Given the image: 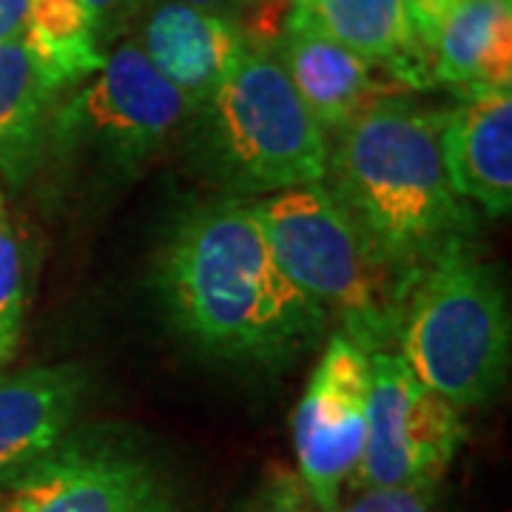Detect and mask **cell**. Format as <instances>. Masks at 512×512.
I'll return each instance as SVG.
<instances>
[{
  "label": "cell",
  "instance_id": "1",
  "mask_svg": "<svg viewBox=\"0 0 512 512\" xmlns=\"http://www.w3.org/2000/svg\"><path fill=\"white\" fill-rule=\"evenodd\" d=\"M154 282L171 325L211 359L282 365L328 330V313L279 268L251 202L237 197L180 214Z\"/></svg>",
  "mask_w": 512,
  "mask_h": 512
},
{
  "label": "cell",
  "instance_id": "2",
  "mask_svg": "<svg viewBox=\"0 0 512 512\" xmlns=\"http://www.w3.org/2000/svg\"><path fill=\"white\" fill-rule=\"evenodd\" d=\"M441 123L444 111L396 94L336 131L328 151L325 185L407 282L478 234V211L447 177Z\"/></svg>",
  "mask_w": 512,
  "mask_h": 512
},
{
  "label": "cell",
  "instance_id": "3",
  "mask_svg": "<svg viewBox=\"0 0 512 512\" xmlns=\"http://www.w3.org/2000/svg\"><path fill=\"white\" fill-rule=\"evenodd\" d=\"M279 268L370 353L396 350L410 282L345 211L325 183L251 202Z\"/></svg>",
  "mask_w": 512,
  "mask_h": 512
},
{
  "label": "cell",
  "instance_id": "4",
  "mask_svg": "<svg viewBox=\"0 0 512 512\" xmlns=\"http://www.w3.org/2000/svg\"><path fill=\"white\" fill-rule=\"evenodd\" d=\"M188 128L197 157L228 191L268 197L328 177V131L274 52L245 46Z\"/></svg>",
  "mask_w": 512,
  "mask_h": 512
},
{
  "label": "cell",
  "instance_id": "5",
  "mask_svg": "<svg viewBox=\"0 0 512 512\" xmlns=\"http://www.w3.org/2000/svg\"><path fill=\"white\" fill-rule=\"evenodd\" d=\"M510 308L501 279L464 242L413 276L396 353L430 390L461 410L481 407L507 382Z\"/></svg>",
  "mask_w": 512,
  "mask_h": 512
},
{
  "label": "cell",
  "instance_id": "6",
  "mask_svg": "<svg viewBox=\"0 0 512 512\" xmlns=\"http://www.w3.org/2000/svg\"><path fill=\"white\" fill-rule=\"evenodd\" d=\"M194 103L126 40L103 69L57 103L46 157L92 180H131L194 120Z\"/></svg>",
  "mask_w": 512,
  "mask_h": 512
},
{
  "label": "cell",
  "instance_id": "7",
  "mask_svg": "<svg viewBox=\"0 0 512 512\" xmlns=\"http://www.w3.org/2000/svg\"><path fill=\"white\" fill-rule=\"evenodd\" d=\"M0 512H180V501L137 439L97 427L0 476Z\"/></svg>",
  "mask_w": 512,
  "mask_h": 512
},
{
  "label": "cell",
  "instance_id": "8",
  "mask_svg": "<svg viewBox=\"0 0 512 512\" xmlns=\"http://www.w3.org/2000/svg\"><path fill=\"white\" fill-rule=\"evenodd\" d=\"M461 441V407L419 382L396 350L370 353L365 453L350 490L441 478Z\"/></svg>",
  "mask_w": 512,
  "mask_h": 512
},
{
  "label": "cell",
  "instance_id": "9",
  "mask_svg": "<svg viewBox=\"0 0 512 512\" xmlns=\"http://www.w3.org/2000/svg\"><path fill=\"white\" fill-rule=\"evenodd\" d=\"M370 356L333 333L293 413L299 478L319 512H333L356 476L367 439Z\"/></svg>",
  "mask_w": 512,
  "mask_h": 512
},
{
  "label": "cell",
  "instance_id": "10",
  "mask_svg": "<svg viewBox=\"0 0 512 512\" xmlns=\"http://www.w3.org/2000/svg\"><path fill=\"white\" fill-rule=\"evenodd\" d=\"M274 55L325 131H342L379 100L396 97L379 80L376 63L333 40L299 3H293Z\"/></svg>",
  "mask_w": 512,
  "mask_h": 512
},
{
  "label": "cell",
  "instance_id": "11",
  "mask_svg": "<svg viewBox=\"0 0 512 512\" xmlns=\"http://www.w3.org/2000/svg\"><path fill=\"white\" fill-rule=\"evenodd\" d=\"M441 154L458 197L487 217L512 208V92H481L444 111Z\"/></svg>",
  "mask_w": 512,
  "mask_h": 512
},
{
  "label": "cell",
  "instance_id": "12",
  "mask_svg": "<svg viewBox=\"0 0 512 512\" xmlns=\"http://www.w3.org/2000/svg\"><path fill=\"white\" fill-rule=\"evenodd\" d=\"M140 49L165 80L200 111L245 49L237 23L217 12L160 0L148 9Z\"/></svg>",
  "mask_w": 512,
  "mask_h": 512
},
{
  "label": "cell",
  "instance_id": "13",
  "mask_svg": "<svg viewBox=\"0 0 512 512\" xmlns=\"http://www.w3.org/2000/svg\"><path fill=\"white\" fill-rule=\"evenodd\" d=\"M86 393L89 373L74 362L26 367L0 379V476L66 439Z\"/></svg>",
  "mask_w": 512,
  "mask_h": 512
},
{
  "label": "cell",
  "instance_id": "14",
  "mask_svg": "<svg viewBox=\"0 0 512 512\" xmlns=\"http://www.w3.org/2000/svg\"><path fill=\"white\" fill-rule=\"evenodd\" d=\"M333 40L382 66L396 86L433 83V60L416 35L410 0H296Z\"/></svg>",
  "mask_w": 512,
  "mask_h": 512
},
{
  "label": "cell",
  "instance_id": "15",
  "mask_svg": "<svg viewBox=\"0 0 512 512\" xmlns=\"http://www.w3.org/2000/svg\"><path fill=\"white\" fill-rule=\"evenodd\" d=\"M433 83L464 97L512 86V0H464L433 43Z\"/></svg>",
  "mask_w": 512,
  "mask_h": 512
},
{
  "label": "cell",
  "instance_id": "16",
  "mask_svg": "<svg viewBox=\"0 0 512 512\" xmlns=\"http://www.w3.org/2000/svg\"><path fill=\"white\" fill-rule=\"evenodd\" d=\"M66 92L26 46L0 43V177L26 183L46 160V137Z\"/></svg>",
  "mask_w": 512,
  "mask_h": 512
},
{
  "label": "cell",
  "instance_id": "17",
  "mask_svg": "<svg viewBox=\"0 0 512 512\" xmlns=\"http://www.w3.org/2000/svg\"><path fill=\"white\" fill-rule=\"evenodd\" d=\"M23 40L63 92L83 86L106 63L103 37L83 0H29Z\"/></svg>",
  "mask_w": 512,
  "mask_h": 512
},
{
  "label": "cell",
  "instance_id": "18",
  "mask_svg": "<svg viewBox=\"0 0 512 512\" xmlns=\"http://www.w3.org/2000/svg\"><path fill=\"white\" fill-rule=\"evenodd\" d=\"M26 251L0 191V365L18 350L26 313Z\"/></svg>",
  "mask_w": 512,
  "mask_h": 512
},
{
  "label": "cell",
  "instance_id": "19",
  "mask_svg": "<svg viewBox=\"0 0 512 512\" xmlns=\"http://www.w3.org/2000/svg\"><path fill=\"white\" fill-rule=\"evenodd\" d=\"M441 478H421L399 487H359L333 512H436Z\"/></svg>",
  "mask_w": 512,
  "mask_h": 512
},
{
  "label": "cell",
  "instance_id": "20",
  "mask_svg": "<svg viewBox=\"0 0 512 512\" xmlns=\"http://www.w3.org/2000/svg\"><path fill=\"white\" fill-rule=\"evenodd\" d=\"M242 512H319L299 473L274 464Z\"/></svg>",
  "mask_w": 512,
  "mask_h": 512
},
{
  "label": "cell",
  "instance_id": "21",
  "mask_svg": "<svg viewBox=\"0 0 512 512\" xmlns=\"http://www.w3.org/2000/svg\"><path fill=\"white\" fill-rule=\"evenodd\" d=\"M464 0H410V12H413V23H416V35L424 52L433 60V43L439 37V29L444 18L461 6Z\"/></svg>",
  "mask_w": 512,
  "mask_h": 512
},
{
  "label": "cell",
  "instance_id": "22",
  "mask_svg": "<svg viewBox=\"0 0 512 512\" xmlns=\"http://www.w3.org/2000/svg\"><path fill=\"white\" fill-rule=\"evenodd\" d=\"M89 6V12L94 15V23L100 29L103 43L111 40L114 35H120L131 20L137 18L143 0H83Z\"/></svg>",
  "mask_w": 512,
  "mask_h": 512
},
{
  "label": "cell",
  "instance_id": "23",
  "mask_svg": "<svg viewBox=\"0 0 512 512\" xmlns=\"http://www.w3.org/2000/svg\"><path fill=\"white\" fill-rule=\"evenodd\" d=\"M29 20V0H0V43L20 40Z\"/></svg>",
  "mask_w": 512,
  "mask_h": 512
},
{
  "label": "cell",
  "instance_id": "24",
  "mask_svg": "<svg viewBox=\"0 0 512 512\" xmlns=\"http://www.w3.org/2000/svg\"><path fill=\"white\" fill-rule=\"evenodd\" d=\"M183 3L205 9V12H217L225 18H234V9H237V0H183Z\"/></svg>",
  "mask_w": 512,
  "mask_h": 512
},
{
  "label": "cell",
  "instance_id": "25",
  "mask_svg": "<svg viewBox=\"0 0 512 512\" xmlns=\"http://www.w3.org/2000/svg\"><path fill=\"white\" fill-rule=\"evenodd\" d=\"M239 3H248V0H237V6H239Z\"/></svg>",
  "mask_w": 512,
  "mask_h": 512
}]
</instances>
